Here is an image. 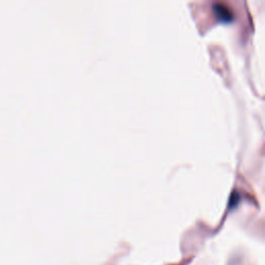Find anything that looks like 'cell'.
Returning a JSON list of instances; mask_svg holds the SVG:
<instances>
[{"mask_svg":"<svg viewBox=\"0 0 265 265\" xmlns=\"http://www.w3.org/2000/svg\"><path fill=\"white\" fill-rule=\"evenodd\" d=\"M212 7H213V11H214L216 17L221 19L222 21L228 22V21L232 20L233 14L230 11V8L226 4L221 3V2H215L212 4Z\"/></svg>","mask_w":265,"mask_h":265,"instance_id":"obj_1","label":"cell"}]
</instances>
